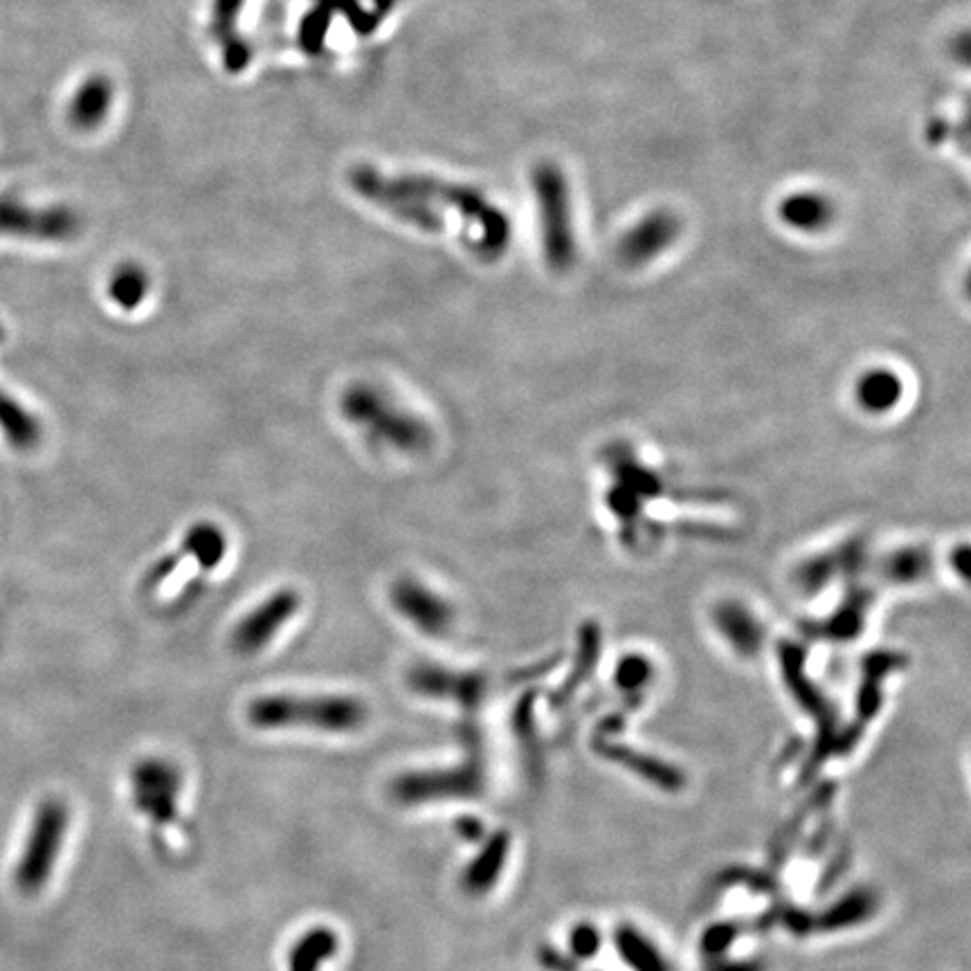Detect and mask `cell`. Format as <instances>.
Wrapping results in <instances>:
<instances>
[{
	"label": "cell",
	"mask_w": 971,
	"mask_h": 971,
	"mask_svg": "<svg viewBox=\"0 0 971 971\" xmlns=\"http://www.w3.org/2000/svg\"><path fill=\"white\" fill-rule=\"evenodd\" d=\"M149 293V277L140 266H122L118 268V273L108 281V295L111 299L125 308V310H133L140 306V301L147 297Z\"/></svg>",
	"instance_id": "2e32d148"
},
{
	"label": "cell",
	"mask_w": 971,
	"mask_h": 971,
	"mask_svg": "<svg viewBox=\"0 0 971 971\" xmlns=\"http://www.w3.org/2000/svg\"><path fill=\"white\" fill-rule=\"evenodd\" d=\"M682 232L680 216L671 209L647 211L618 241V257L625 266L638 268L660 259Z\"/></svg>",
	"instance_id": "9c48e42d"
},
{
	"label": "cell",
	"mask_w": 971,
	"mask_h": 971,
	"mask_svg": "<svg viewBox=\"0 0 971 971\" xmlns=\"http://www.w3.org/2000/svg\"><path fill=\"white\" fill-rule=\"evenodd\" d=\"M394 610L427 636H444L450 632L455 612L453 605L420 581L400 578L389 587Z\"/></svg>",
	"instance_id": "ba28073f"
},
{
	"label": "cell",
	"mask_w": 971,
	"mask_h": 971,
	"mask_svg": "<svg viewBox=\"0 0 971 971\" xmlns=\"http://www.w3.org/2000/svg\"><path fill=\"white\" fill-rule=\"evenodd\" d=\"M239 6H241V0H219V17L226 19V17L232 14Z\"/></svg>",
	"instance_id": "d6986e66"
},
{
	"label": "cell",
	"mask_w": 971,
	"mask_h": 971,
	"mask_svg": "<svg viewBox=\"0 0 971 971\" xmlns=\"http://www.w3.org/2000/svg\"><path fill=\"white\" fill-rule=\"evenodd\" d=\"M479 790V772L475 759L457 767L407 772L389 785V796L398 805H423L446 799L475 796Z\"/></svg>",
	"instance_id": "8992f818"
},
{
	"label": "cell",
	"mask_w": 971,
	"mask_h": 971,
	"mask_svg": "<svg viewBox=\"0 0 971 971\" xmlns=\"http://www.w3.org/2000/svg\"><path fill=\"white\" fill-rule=\"evenodd\" d=\"M70 825V810L61 799H46L30 823L23 852L14 869V886L23 895H39L61 856Z\"/></svg>",
	"instance_id": "277c9868"
},
{
	"label": "cell",
	"mask_w": 971,
	"mask_h": 971,
	"mask_svg": "<svg viewBox=\"0 0 971 971\" xmlns=\"http://www.w3.org/2000/svg\"><path fill=\"white\" fill-rule=\"evenodd\" d=\"M340 409L374 446L389 448L398 455L414 457L427 453L435 442L429 425L420 416L405 409L374 385H349L340 398Z\"/></svg>",
	"instance_id": "7a4b0ae2"
},
{
	"label": "cell",
	"mask_w": 971,
	"mask_h": 971,
	"mask_svg": "<svg viewBox=\"0 0 971 971\" xmlns=\"http://www.w3.org/2000/svg\"><path fill=\"white\" fill-rule=\"evenodd\" d=\"M246 720L259 731H317L356 733L369 722V706L354 695H297L273 693L255 697L246 709Z\"/></svg>",
	"instance_id": "6da1fadb"
},
{
	"label": "cell",
	"mask_w": 971,
	"mask_h": 971,
	"mask_svg": "<svg viewBox=\"0 0 971 971\" xmlns=\"http://www.w3.org/2000/svg\"><path fill=\"white\" fill-rule=\"evenodd\" d=\"M0 338H3V329H0Z\"/></svg>",
	"instance_id": "ffe728a7"
},
{
	"label": "cell",
	"mask_w": 971,
	"mask_h": 971,
	"mask_svg": "<svg viewBox=\"0 0 971 971\" xmlns=\"http://www.w3.org/2000/svg\"><path fill=\"white\" fill-rule=\"evenodd\" d=\"M301 596L295 589H279L252 607L232 630L230 647L239 657L259 655L264 647L299 612Z\"/></svg>",
	"instance_id": "52a82bcc"
},
{
	"label": "cell",
	"mask_w": 971,
	"mask_h": 971,
	"mask_svg": "<svg viewBox=\"0 0 971 971\" xmlns=\"http://www.w3.org/2000/svg\"><path fill=\"white\" fill-rule=\"evenodd\" d=\"M79 232V216L61 205L32 207L14 196H0V237L61 244Z\"/></svg>",
	"instance_id": "5b68a950"
},
{
	"label": "cell",
	"mask_w": 971,
	"mask_h": 971,
	"mask_svg": "<svg viewBox=\"0 0 971 971\" xmlns=\"http://www.w3.org/2000/svg\"><path fill=\"white\" fill-rule=\"evenodd\" d=\"M136 805L153 823H171L176 819L180 796V774L165 761H142L133 772Z\"/></svg>",
	"instance_id": "30bf717a"
},
{
	"label": "cell",
	"mask_w": 971,
	"mask_h": 971,
	"mask_svg": "<svg viewBox=\"0 0 971 971\" xmlns=\"http://www.w3.org/2000/svg\"><path fill=\"white\" fill-rule=\"evenodd\" d=\"M900 392H902L900 383L893 374L873 371L866 378L859 380L856 398H859L861 407H866L871 412H884L898 403Z\"/></svg>",
	"instance_id": "e0dca14e"
},
{
	"label": "cell",
	"mask_w": 971,
	"mask_h": 971,
	"mask_svg": "<svg viewBox=\"0 0 971 971\" xmlns=\"http://www.w3.org/2000/svg\"><path fill=\"white\" fill-rule=\"evenodd\" d=\"M535 205L543 230L545 259L554 270L572 268L576 259V235L572 221V194L565 171L556 162H539L531 174Z\"/></svg>",
	"instance_id": "3957f363"
},
{
	"label": "cell",
	"mask_w": 971,
	"mask_h": 971,
	"mask_svg": "<svg viewBox=\"0 0 971 971\" xmlns=\"http://www.w3.org/2000/svg\"><path fill=\"white\" fill-rule=\"evenodd\" d=\"M113 99V86L103 77L86 79L70 101V122L77 129H95L108 113Z\"/></svg>",
	"instance_id": "9a60e30c"
},
{
	"label": "cell",
	"mask_w": 971,
	"mask_h": 971,
	"mask_svg": "<svg viewBox=\"0 0 971 971\" xmlns=\"http://www.w3.org/2000/svg\"><path fill=\"white\" fill-rule=\"evenodd\" d=\"M506 852V839L497 836L488 843V848L475 859V863L470 866V871H466L464 875V886L470 893H484L486 889H491L495 884V878L502 869V859Z\"/></svg>",
	"instance_id": "ac0fdd59"
},
{
	"label": "cell",
	"mask_w": 971,
	"mask_h": 971,
	"mask_svg": "<svg viewBox=\"0 0 971 971\" xmlns=\"http://www.w3.org/2000/svg\"><path fill=\"white\" fill-rule=\"evenodd\" d=\"M779 214L787 228L816 235L834 221V202L821 191L803 189L785 196V200L779 205Z\"/></svg>",
	"instance_id": "7c38bea8"
},
{
	"label": "cell",
	"mask_w": 971,
	"mask_h": 971,
	"mask_svg": "<svg viewBox=\"0 0 971 971\" xmlns=\"http://www.w3.org/2000/svg\"><path fill=\"white\" fill-rule=\"evenodd\" d=\"M409 691L432 697V700H448L455 704H462L466 709H473L479 704L484 695V682L482 677L464 671L444 668L439 664H416L407 671L405 677Z\"/></svg>",
	"instance_id": "8fae6325"
},
{
	"label": "cell",
	"mask_w": 971,
	"mask_h": 971,
	"mask_svg": "<svg viewBox=\"0 0 971 971\" xmlns=\"http://www.w3.org/2000/svg\"><path fill=\"white\" fill-rule=\"evenodd\" d=\"M340 935L331 927H313L299 935L288 953V971H321L340 951Z\"/></svg>",
	"instance_id": "5bb4252c"
},
{
	"label": "cell",
	"mask_w": 971,
	"mask_h": 971,
	"mask_svg": "<svg viewBox=\"0 0 971 971\" xmlns=\"http://www.w3.org/2000/svg\"><path fill=\"white\" fill-rule=\"evenodd\" d=\"M0 432L6 442L21 453L39 448L43 439V425L21 400L0 387Z\"/></svg>",
	"instance_id": "4fadbf2b"
}]
</instances>
